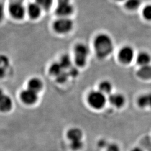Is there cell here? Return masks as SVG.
Wrapping results in <instances>:
<instances>
[{
    "label": "cell",
    "mask_w": 151,
    "mask_h": 151,
    "mask_svg": "<svg viewBox=\"0 0 151 151\" xmlns=\"http://www.w3.org/2000/svg\"><path fill=\"white\" fill-rule=\"evenodd\" d=\"M93 46L97 57L100 58H104L112 52L113 42L109 35L101 33L94 39Z\"/></svg>",
    "instance_id": "6da1fadb"
},
{
    "label": "cell",
    "mask_w": 151,
    "mask_h": 151,
    "mask_svg": "<svg viewBox=\"0 0 151 151\" xmlns=\"http://www.w3.org/2000/svg\"><path fill=\"white\" fill-rule=\"evenodd\" d=\"M73 26V22L69 17H59L52 25L54 32L59 34H65L70 32Z\"/></svg>",
    "instance_id": "7a4b0ae2"
},
{
    "label": "cell",
    "mask_w": 151,
    "mask_h": 151,
    "mask_svg": "<svg viewBox=\"0 0 151 151\" xmlns=\"http://www.w3.org/2000/svg\"><path fill=\"white\" fill-rule=\"evenodd\" d=\"M89 49L85 44H77L75 48V62L78 67H83L86 64Z\"/></svg>",
    "instance_id": "3957f363"
},
{
    "label": "cell",
    "mask_w": 151,
    "mask_h": 151,
    "mask_svg": "<svg viewBox=\"0 0 151 151\" xmlns=\"http://www.w3.org/2000/svg\"><path fill=\"white\" fill-rule=\"evenodd\" d=\"M67 137L70 141V148L73 150H79L82 147L83 133L81 129L77 128H72L68 131Z\"/></svg>",
    "instance_id": "277c9868"
},
{
    "label": "cell",
    "mask_w": 151,
    "mask_h": 151,
    "mask_svg": "<svg viewBox=\"0 0 151 151\" xmlns=\"http://www.w3.org/2000/svg\"><path fill=\"white\" fill-rule=\"evenodd\" d=\"M87 101L92 108L95 109H100L104 107L106 98L103 92L99 91H93L88 95Z\"/></svg>",
    "instance_id": "5b68a950"
},
{
    "label": "cell",
    "mask_w": 151,
    "mask_h": 151,
    "mask_svg": "<svg viewBox=\"0 0 151 151\" xmlns=\"http://www.w3.org/2000/svg\"><path fill=\"white\" fill-rule=\"evenodd\" d=\"M8 11L14 19L21 20L24 18L27 14V8L21 2H13L9 6Z\"/></svg>",
    "instance_id": "8992f818"
},
{
    "label": "cell",
    "mask_w": 151,
    "mask_h": 151,
    "mask_svg": "<svg viewBox=\"0 0 151 151\" xmlns=\"http://www.w3.org/2000/svg\"><path fill=\"white\" fill-rule=\"evenodd\" d=\"M74 11V7L70 2H57L55 14L59 17H68Z\"/></svg>",
    "instance_id": "52a82bcc"
},
{
    "label": "cell",
    "mask_w": 151,
    "mask_h": 151,
    "mask_svg": "<svg viewBox=\"0 0 151 151\" xmlns=\"http://www.w3.org/2000/svg\"><path fill=\"white\" fill-rule=\"evenodd\" d=\"M134 52L130 46H124L119 51L118 58L120 61L124 64L130 63L134 58Z\"/></svg>",
    "instance_id": "ba28073f"
},
{
    "label": "cell",
    "mask_w": 151,
    "mask_h": 151,
    "mask_svg": "<svg viewBox=\"0 0 151 151\" xmlns=\"http://www.w3.org/2000/svg\"><path fill=\"white\" fill-rule=\"evenodd\" d=\"M38 93L27 88L20 93V99L24 104L29 105H32L38 101Z\"/></svg>",
    "instance_id": "9c48e42d"
},
{
    "label": "cell",
    "mask_w": 151,
    "mask_h": 151,
    "mask_svg": "<svg viewBox=\"0 0 151 151\" xmlns=\"http://www.w3.org/2000/svg\"><path fill=\"white\" fill-rule=\"evenodd\" d=\"M42 8L35 2L30 3L27 7V14L32 20L39 19L42 12Z\"/></svg>",
    "instance_id": "30bf717a"
},
{
    "label": "cell",
    "mask_w": 151,
    "mask_h": 151,
    "mask_svg": "<svg viewBox=\"0 0 151 151\" xmlns=\"http://www.w3.org/2000/svg\"><path fill=\"white\" fill-rule=\"evenodd\" d=\"M108 99L110 104L116 108L122 107L125 102L124 96L119 93L110 94Z\"/></svg>",
    "instance_id": "8fae6325"
},
{
    "label": "cell",
    "mask_w": 151,
    "mask_h": 151,
    "mask_svg": "<svg viewBox=\"0 0 151 151\" xmlns=\"http://www.w3.org/2000/svg\"><path fill=\"white\" fill-rule=\"evenodd\" d=\"M13 106V103L11 97L4 94L0 97V111L3 113L10 111Z\"/></svg>",
    "instance_id": "7c38bea8"
},
{
    "label": "cell",
    "mask_w": 151,
    "mask_h": 151,
    "mask_svg": "<svg viewBox=\"0 0 151 151\" xmlns=\"http://www.w3.org/2000/svg\"><path fill=\"white\" fill-rule=\"evenodd\" d=\"M27 88L33 91L39 92L43 88V83L38 78H32L27 83Z\"/></svg>",
    "instance_id": "4fadbf2b"
},
{
    "label": "cell",
    "mask_w": 151,
    "mask_h": 151,
    "mask_svg": "<svg viewBox=\"0 0 151 151\" xmlns=\"http://www.w3.org/2000/svg\"><path fill=\"white\" fill-rule=\"evenodd\" d=\"M137 62L138 64L141 67L150 65L151 62V55L146 52H140L137 55Z\"/></svg>",
    "instance_id": "5bb4252c"
},
{
    "label": "cell",
    "mask_w": 151,
    "mask_h": 151,
    "mask_svg": "<svg viewBox=\"0 0 151 151\" xmlns=\"http://www.w3.org/2000/svg\"><path fill=\"white\" fill-rule=\"evenodd\" d=\"M138 106L140 108H151V93L143 94L137 100Z\"/></svg>",
    "instance_id": "9a60e30c"
},
{
    "label": "cell",
    "mask_w": 151,
    "mask_h": 151,
    "mask_svg": "<svg viewBox=\"0 0 151 151\" xmlns=\"http://www.w3.org/2000/svg\"><path fill=\"white\" fill-rule=\"evenodd\" d=\"M137 75L143 80H151V65L141 67L137 71Z\"/></svg>",
    "instance_id": "2e32d148"
},
{
    "label": "cell",
    "mask_w": 151,
    "mask_h": 151,
    "mask_svg": "<svg viewBox=\"0 0 151 151\" xmlns=\"http://www.w3.org/2000/svg\"><path fill=\"white\" fill-rule=\"evenodd\" d=\"M99 89L100 91L103 92V93L105 94H110L113 89V85L110 81H101L99 85Z\"/></svg>",
    "instance_id": "e0dca14e"
},
{
    "label": "cell",
    "mask_w": 151,
    "mask_h": 151,
    "mask_svg": "<svg viewBox=\"0 0 151 151\" xmlns=\"http://www.w3.org/2000/svg\"><path fill=\"white\" fill-rule=\"evenodd\" d=\"M64 70H64L61 65H60L59 62H54L53 64H52L49 67V73L52 76H53L55 77L60 75L62 72Z\"/></svg>",
    "instance_id": "ac0fdd59"
},
{
    "label": "cell",
    "mask_w": 151,
    "mask_h": 151,
    "mask_svg": "<svg viewBox=\"0 0 151 151\" xmlns=\"http://www.w3.org/2000/svg\"><path fill=\"white\" fill-rule=\"evenodd\" d=\"M141 3V0H125L124 6L127 10L134 11L140 7Z\"/></svg>",
    "instance_id": "d6986e66"
},
{
    "label": "cell",
    "mask_w": 151,
    "mask_h": 151,
    "mask_svg": "<svg viewBox=\"0 0 151 151\" xmlns=\"http://www.w3.org/2000/svg\"><path fill=\"white\" fill-rule=\"evenodd\" d=\"M59 63L62 68L65 70H68L70 67H72V60L70 57L68 55H63L59 61Z\"/></svg>",
    "instance_id": "ffe728a7"
},
{
    "label": "cell",
    "mask_w": 151,
    "mask_h": 151,
    "mask_svg": "<svg viewBox=\"0 0 151 151\" xmlns=\"http://www.w3.org/2000/svg\"><path fill=\"white\" fill-rule=\"evenodd\" d=\"M39 5L40 6L42 9L45 10H49L53 4V0H35Z\"/></svg>",
    "instance_id": "44dd1931"
},
{
    "label": "cell",
    "mask_w": 151,
    "mask_h": 151,
    "mask_svg": "<svg viewBox=\"0 0 151 151\" xmlns=\"http://www.w3.org/2000/svg\"><path fill=\"white\" fill-rule=\"evenodd\" d=\"M142 14L143 17L147 21L151 22V4L146 5L143 8Z\"/></svg>",
    "instance_id": "7402d4cb"
},
{
    "label": "cell",
    "mask_w": 151,
    "mask_h": 151,
    "mask_svg": "<svg viewBox=\"0 0 151 151\" xmlns=\"http://www.w3.org/2000/svg\"><path fill=\"white\" fill-rule=\"evenodd\" d=\"M106 151H120L119 146L115 143L109 144L106 147Z\"/></svg>",
    "instance_id": "603a6c76"
},
{
    "label": "cell",
    "mask_w": 151,
    "mask_h": 151,
    "mask_svg": "<svg viewBox=\"0 0 151 151\" xmlns=\"http://www.w3.org/2000/svg\"><path fill=\"white\" fill-rule=\"evenodd\" d=\"M68 73L69 74L70 77H75L78 75V71L77 70V69L75 67H72L70 68L68 70Z\"/></svg>",
    "instance_id": "cb8c5ba5"
},
{
    "label": "cell",
    "mask_w": 151,
    "mask_h": 151,
    "mask_svg": "<svg viewBox=\"0 0 151 151\" xmlns=\"http://www.w3.org/2000/svg\"><path fill=\"white\" fill-rule=\"evenodd\" d=\"M5 15V9L4 4L0 2V22H2L4 19Z\"/></svg>",
    "instance_id": "d4e9b609"
},
{
    "label": "cell",
    "mask_w": 151,
    "mask_h": 151,
    "mask_svg": "<svg viewBox=\"0 0 151 151\" xmlns=\"http://www.w3.org/2000/svg\"><path fill=\"white\" fill-rule=\"evenodd\" d=\"M108 143L105 140H100L98 143V146H99L101 148H104V147H106L108 146Z\"/></svg>",
    "instance_id": "484cf974"
},
{
    "label": "cell",
    "mask_w": 151,
    "mask_h": 151,
    "mask_svg": "<svg viewBox=\"0 0 151 151\" xmlns=\"http://www.w3.org/2000/svg\"><path fill=\"white\" fill-rule=\"evenodd\" d=\"M5 73V70H4L2 68H1V67H0V78H1V77H2L4 76Z\"/></svg>",
    "instance_id": "4316f807"
},
{
    "label": "cell",
    "mask_w": 151,
    "mask_h": 151,
    "mask_svg": "<svg viewBox=\"0 0 151 151\" xmlns=\"http://www.w3.org/2000/svg\"><path fill=\"white\" fill-rule=\"evenodd\" d=\"M131 151H143L140 148H138V147H136V148H133L132 150Z\"/></svg>",
    "instance_id": "83f0119b"
},
{
    "label": "cell",
    "mask_w": 151,
    "mask_h": 151,
    "mask_svg": "<svg viewBox=\"0 0 151 151\" xmlns=\"http://www.w3.org/2000/svg\"><path fill=\"white\" fill-rule=\"evenodd\" d=\"M70 2V0H57V2Z\"/></svg>",
    "instance_id": "f1b7e54d"
},
{
    "label": "cell",
    "mask_w": 151,
    "mask_h": 151,
    "mask_svg": "<svg viewBox=\"0 0 151 151\" xmlns=\"http://www.w3.org/2000/svg\"><path fill=\"white\" fill-rule=\"evenodd\" d=\"M4 94V93L3 91L1 89H0V97H1Z\"/></svg>",
    "instance_id": "f546056e"
},
{
    "label": "cell",
    "mask_w": 151,
    "mask_h": 151,
    "mask_svg": "<svg viewBox=\"0 0 151 151\" xmlns=\"http://www.w3.org/2000/svg\"><path fill=\"white\" fill-rule=\"evenodd\" d=\"M118 1H124V0H116Z\"/></svg>",
    "instance_id": "4dcf8cb0"
}]
</instances>
